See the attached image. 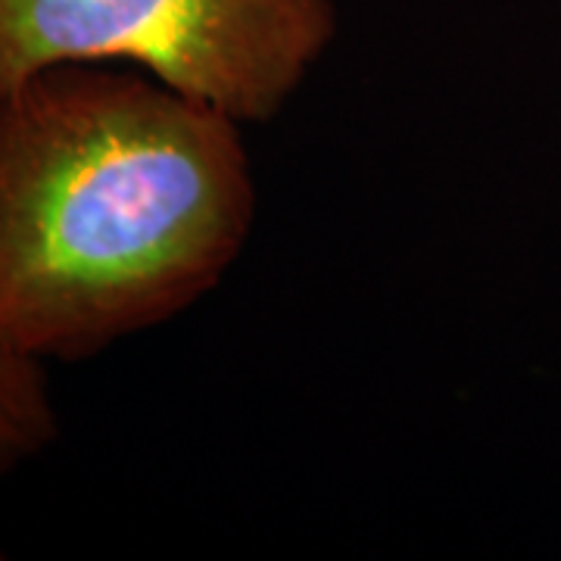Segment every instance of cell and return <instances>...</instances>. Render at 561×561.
Returning <instances> with one entry per match:
<instances>
[{"label": "cell", "mask_w": 561, "mask_h": 561, "mask_svg": "<svg viewBox=\"0 0 561 561\" xmlns=\"http://www.w3.org/2000/svg\"><path fill=\"white\" fill-rule=\"evenodd\" d=\"M256 221L243 125L131 66L0 98V343L79 362L213 294Z\"/></svg>", "instance_id": "6da1fadb"}, {"label": "cell", "mask_w": 561, "mask_h": 561, "mask_svg": "<svg viewBox=\"0 0 561 561\" xmlns=\"http://www.w3.org/2000/svg\"><path fill=\"white\" fill-rule=\"evenodd\" d=\"M334 35V0H0V98L50 66L113 62L262 125Z\"/></svg>", "instance_id": "7a4b0ae2"}, {"label": "cell", "mask_w": 561, "mask_h": 561, "mask_svg": "<svg viewBox=\"0 0 561 561\" xmlns=\"http://www.w3.org/2000/svg\"><path fill=\"white\" fill-rule=\"evenodd\" d=\"M60 434L44 362L0 343V478L35 459Z\"/></svg>", "instance_id": "3957f363"}]
</instances>
